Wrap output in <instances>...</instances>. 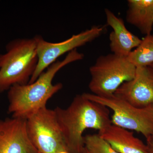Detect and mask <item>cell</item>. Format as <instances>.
Returning a JSON list of instances; mask_svg holds the SVG:
<instances>
[{"mask_svg":"<svg viewBox=\"0 0 153 153\" xmlns=\"http://www.w3.org/2000/svg\"><path fill=\"white\" fill-rule=\"evenodd\" d=\"M84 55L76 49L68 53L62 60H57L42 73L35 82L15 85L9 89L8 112L13 117L27 120L39 110L46 107L48 100L63 87L54 84L53 79L60 69L72 62L82 60Z\"/></svg>","mask_w":153,"mask_h":153,"instance_id":"1","label":"cell"},{"mask_svg":"<svg viewBox=\"0 0 153 153\" xmlns=\"http://www.w3.org/2000/svg\"><path fill=\"white\" fill-rule=\"evenodd\" d=\"M54 110L70 153H81L85 147L83 134L85 130L100 131L111 124L109 109L82 94L76 95L67 108L57 107Z\"/></svg>","mask_w":153,"mask_h":153,"instance_id":"2","label":"cell"},{"mask_svg":"<svg viewBox=\"0 0 153 153\" xmlns=\"http://www.w3.org/2000/svg\"><path fill=\"white\" fill-rule=\"evenodd\" d=\"M37 36L14 39L0 54V92L30 82L38 63Z\"/></svg>","mask_w":153,"mask_h":153,"instance_id":"3","label":"cell"},{"mask_svg":"<svg viewBox=\"0 0 153 153\" xmlns=\"http://www.w3.org/2000/svg\"><path fill=\"white\" fill-rule=\"evenodd\" d=\"M136 68L127 57L113 53L101 55L89 68L88 88L91 94L98 96L113 95L123 83L134 78Z\"/></svg>","mask_w":153,"mask_h":153,"instance_id":"4","label":"cell"},{"mask_svg":"<svg viewBox=\"0 0 153 153\" xmlns=\"http://www.w3.org/2000/svg\"><path fill=\"white\" fill-rule=\"evenodd\" d=\"M85 98L111 110V124L140 133L146 141L153 139V105L137 107L114 94L100 97L93 94H82Z\"/></svg>","mask_w":153,"mask_h":153,"instance_id":"5","label":"cell"},{"mask_svg":"<svg viewBox=\"0 0 153 153\" xmlns=\"http://www.w3.org/2000/svg\"><path fill=\"white\" fill-rule=\"evenodd\" d=\"M31 142L41 153L68 151L55 110L44 107L26 120Z\"/></svg>","mask_w":153,"mask_h":153,"instance_id":"6","label":"cell"},{"mask_svg":"<svg viewBox=\"0 0 153 153\" xmlns=\"http://www.w3.org/2000/svg\"><path fill=\"white\" fill-rule=\"evenodd\" d=\"M104 30V26H93L90 29L73 35L67 40L58 43L48 42L41 36H36L38 63L29 83L35 82L60 56L94 41L102 35Z\"/></svg>","mask_w":153,"mask_h":153,"instance_id":"7","label":"cell"},{"mask_svg":"<svg viewBox=\"0 0 153 153\" xmlns=\"http://www.w3.org/2000/svg\"><path fill=\"white\" fill-rule=\"evenodd\" d=\"M114 94L137 107L153 105V68L137 67L134 78L123 83Z\"/></svg>","mask_w":153,"mask_h":153,"instance_id":"8","label":"cell"},{"mask_svg":"<svg viewBox=\"0 0 153 153\" xmlns=\"http://www.w3.org/2000/svg\"><path fill=\"white\" fill-rule=\"evenodd\" d=\"M29 138L26 120H0V153H38Z\"/></svg>","mask_w":153,"mask_h":153,"instance_id":"9","label":"cell"},{"mask_svg":"<svg viewBox=\"0 0 153 153\" xmlns=\"http://www.w3.org/2000/svg\"><path fill=\"white\" fill-rule=\"evenodd\" d=\"M107 25L112 29L109 35L110 48L113 54L127 57L142 40L126 27L122 19L108 9L105 10Z\"/></svg>","mask_w":153,"mask_h":153,"instance_id":"10","label":"cell"},{"mask_svg":"<svg viewBox=\"0 0 153 153\" xmlns=\"http://www.w3.org/2000/svg\"><path fill=\"white\" fill-rule=\"evenodd\" d=\"M98 135L119 153H150L146 144L135 136L134 132L109 125L99 131Z\"/></svg>","mask_w":153,"mask_h":153,"instance_id":"11","label":"cell"},{"mask_svg":"<svg viewBox=\"0 0 153 153\" xmlns=\"http://www.w3.org/2000/svg\"><path fill=\"white\" fill-rule=\"evenodd\" d=\"M126 19L144 35L151 34L153 27V0H128Z\"/></svg>","mask_w":153,"mask_h":153,"instance_id":"12","label":"cell"},{"mask_svg":"<svg viewBox=\"0 0 153 153\" xmlns=\"http://www.w3.org/2000/svg\"><path fill=\"white\" fill-rule=\"evenodd\" d=\"M127 58L136 67L149 66L153 64V35L146 36Z\"/></svg>","mask_w":153,"mask_h":153,"instance_id":"13","label":"cell"},{"mask_svg":"<svg viewBox=\"0 0 153 153\" xmlns=\"http://www.w3.org/2000/svg\"><path fill=\"white\" fill-rule=\"evenodd\" d=\"M84 146L90 153H119L114 150L98 134L83 137Z\"/></svg>","mask_w":153,"mask_h":153,"instance_id":"14","label":"cell"},{"mask_svg":"<svg viewBox=\"0 0 153 153\" xmlns=\"http://www.w3.org/2000/svg\"><path fill=\"white\" fill-rule=\"evenodd\" d=\"M146 145L150 153H153V139L146 141Z\"/></svg>","mask_w":153,"mask_h":153,"instance_id":"15","label":"cell"},{"mask_svg":"<svg viewBox=\"0 0 153 153\" xmlns=\"http://www.w3.org/2000/svg\"><path fill=\"white\" fill-rule=\"evenodd\" d=\"M81 153H90L88 152V150L87 149L85 148V147H84L83 148V149H82V152H81Z\"/></svg>","mask_w":153,"mask_h":153,"instance_id":"16","label":"cell"},{"mask_svg":"<svg viewBox=\"0 0 153 153\" xmlns=\"http://www.w3.org/2000/svg\"><path fill=\"white\" fill-rule=\"evenodd\" d=\"M58 153H70L69 152H68V151H62V152H60Z\"/></svg>","mask_w":153,"mask_h":153,"instance_id":"17","label":"cell"},{"mask_svg":"<svg viewBox=\"0 0 153 153\" xmlns=\"http://www.w3.org/2000/svg\"><path fill=\"white\" fill-rule=\"evenodd\" d=\"M151 66V67H152V68H153V64H152V65H150V66Z\"/></svg>","mask_w":153,"mask_h":153,"instance_id":"18","label":"cell"},{"mask_svg":"<svg viewBox=\"0 0 153 153\" xmlns=\"http://www.w3.org/2000/svg\"><path fill=\"white\" fill-rule=\"evenodd\" d=\"M38 153H41V152H38Z\"/></svg>","mask_w":153,"mask_h":153,"instance_id":"19","label":"cell"}]
</instances>
